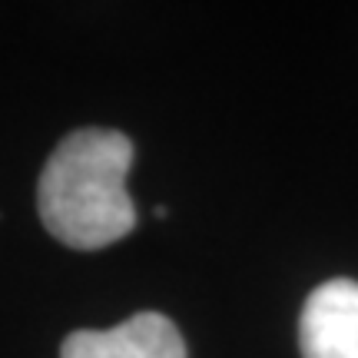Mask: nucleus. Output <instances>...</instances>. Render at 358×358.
<instances>
[{
  "instance_id": "obj_3",
  "label": "nucleus",
  "mask_w": 358,
  "mask_h": 358,
  "mask_svg": "<svg viewBox=\"0 0 358 358\" xmlns=\"http://www.w3.org/2000/svg\"><path fill=\"white\" fill-rule=\"evenodd\" d=\"M60 358H186V342L163 312H136L106 332H70Z\"/></svg>"
},
{
  "instance_id": "obj_1",
  "label": "nucleus",
  "mask_w": 358,
  "mask_h": 358,
  "mask_svg": "<svg viewBox=\"0 0 358 358\" xmlns=\"http://www.w3.org/2000/svg\"><path fill=\"white\" fill-rule=\"evenodd\" d=\"M133 140L120 129L87 127L57 143L37 182V209L53 239L70 249H103L136 229L127 192Z\"/></svg>"
},
{
  "instance_id": "obj_2",
  "label": "nucleus",
  "mask_w": 358,
  "mask_h": 358,
  "mask_svg": "<svg viewBox=\"0 0 358 358\" xmlns=\"http://www.w3.org/2000/svg\"><path fill=\"white\" fill-rule=\"evenodd\" d=\"M302 358H358V282L329 279L302 306Z\"/></svg>"
}]
</instances>
